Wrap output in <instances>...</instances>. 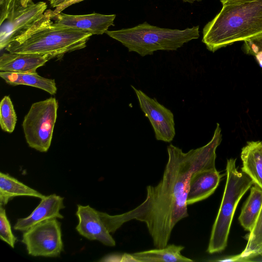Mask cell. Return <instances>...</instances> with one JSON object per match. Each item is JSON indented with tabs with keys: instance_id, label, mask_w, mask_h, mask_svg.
I'll return each instance as SVG.
<instances>
[{
	"instance_id": "cell-8",
	"label": "cell",
	"mask_w": 262,
	"mask_h": 262,
	"mask_svg": "<svg viewBox=\"0 0 262 262\" xmlns=\"http://www.w3.org/2000/svg\"><path fill=\"white\" fill-rule=\"evenodd\" d=\"M21 242L31 256L59 257L63 251L61 223L54 219L38 223L24 232Z\"/></svg>"
},
{
	"instance_id": "cell-10",
	"label": "cell",
	"mask_w": 262,
	"mask_h": 262,
	"mask_svg": "<svg viewBox=\"0 0 262 262\" xmlns=\"http://www.w3.org/2000/svg\"><path fill=\"white\" fill-rule=\"evenodd\" d=\"M76 215L78 224L76 230L79 234L89 240H96L103 245L114 247L116 242L108 231L107 213L89 205H77Z\"/></svg>"
},
{
	"instance_id": "cell-7",
	"label": "cell",
	"mask_w": 262,
	"mask_h": 262,
	"mask_svg": "<svg viewBox=\"0 0 262 262\" xmlns=\"http://www.w3.org/2000/svg\"><path fill=\"white\" fill-rule=\"evenodd\" d=\"M47 4L33 2L24 6L21 0H9L5 15L0 18V49L27 31L46 11Z\"/></svg>"
},
{
	"instance_id": "cell-13",
	"label": "cell",
	"mask_w": 262,
	"mask_h": 262,
	"mask_svg": "<svg viewBox=\"0 0 262 262\" xmlns=\"http://www.w3.org/2000/svg\"><path fill=\"white\" fill-rule=\"evenodd\" d=\"M222 176L215 167L202 169L191 176L187 197V205L204 200L217 188Z\"/></svg>"
},
{
	"instance_id": "cell-22",
	"label": "cell",
	"mask_w": 262,
	"mask_h": 262,
	"mask_svg": "<svg viewBox=\"0 0 262 262\" xmlns=\"http://www.w3.org/2000/svg\"><path fill=\"white\" fill-rule=\"evenodd\" d=\"M0 238L12 248H14L17 242V238L12 232L6 210L2 206H0Z\"/></svg>"
},
{
	"instance_id": "cell-17",
	"label": "cell",
	"mask_w": 262,
	"mask_h": 262,
	"mask_svg": "<svg viewBox=\"0 0 262 262\" xmlns=\"http://www.w3.org/2000/svg\"><path fill=\"white\" fill-rule=\"evenodd\" d=\"M19 196H28L44 198L38 191L28 186L8 174L0 172V205L4 206L13 198Z\"/></svg>"
},
{
	"instance_id": "cell-3",
	"label": "cell",
	"mask_w": 262,
	"mask_h": 262,
	"mask_svg": "<svg viewBox=\"0 0 262 262\" xmlns=\"http://www.w3.org/2000/svg\"><path fill=\"white\" fill-rule=\"evenodd\" d=\"M262 33V0L223 5L204 27L202 42L214 52Z\"/></svg>"
},
{
	"instance_id": "cell-29",
	"label": "cell",
	"mask_w": 262,
	"mask_h": 262,
	"mask_svg": "<svg viewBox=\"0 0 262 262\" xmlns=\"http://www.w3.org/2000/svg\"><path fill=\"white\" fill-rule=\"evenodd\" d=\"M21 4L24 6H27L29 4L33 2L32 0H21Z\"/></svg>"
},
{
	"instance_id": "cell-9",
	"label": "cell",
	"mask_w": 262,
	"mask_h": 262,
	"mask_svg": "<svg viewBox=\"0 0 262 262\" xmlns=\"http://www.w3.org/2000/svg\"><path fill=\"white\" fill-rule=\"evenodd\" d=\"M131 86L136 94L141 110L152 126L156 139L166 142L172 141L176 135L173 113L155 98Z\"/></svg>"
},
{
	"instance_id": "cell-2",
	"label": "cell",
	"mask_w": 262,
	"mask_h": 262,
	"mask_svg": "<svg viewBox=\"0 0 262 262\" xmlns=\"http://www.w3.org/2000/svg\"><path fill=\"white\" fill-rule=\"evenodd\" d=\"M53 11L46 10L27 31L10 42L5 49L13 53L60 58L66 53L82 49L92 34L54 23Z\"/></svg>"
},
{
	"instance_id": "cell-25",
	"label": "cell",
	"mask_w": 262,
	"mask_h": 262,
	"mask_svg": "<svg viewBox=\"0 0 262 262\" xmlns=\"http://www.w3.org/2000/svg\"><path fill=\"white\" fill-rule=\"evenodd\" d=\"M82 1L83 0H71L68 2L63 4L55 8V9L53 10V15H56L59 13H60L70 6L77 3H79Z\"/></svg>"
},
{
	"instance_id": "cell-27",
	"label": "cell",
	"mask_w": 262,
	"mask_h": 262,
	"mask_svg": "<svg viewBox=\"0 0 262 262\" xmlns=\"http://www.w3.org/2000/svg\"><path fill=\"white\" fill-rule=\"evenodd\" d=\"M257 0H221L222 5L243 3L245 2H252Z\"/></svg>"
},
{
	"instance_id": "cell-19",
	"label": "cell",
	"mask_w": 262,
	"mask_h": 262,
	"mask_svg": "<svg viewBox=\"0 0 262 262\" xmlns=\"http://www.w3.org/2000/svg\"><path fill=\"white\" fill-rule=\"evenodd\" d=\"M259 255L262 256V207L255 226L250 232L246 248L241 254L229 257V260L247 261Z\"/></svg>"
},
{
	"instance_id": "cell-1",
	"label": "cell",
	"mask_w": 262,
	"mask_h": 262,
	"mask_svg": "<svg viewBox=\"0 0 262 262\" xmlns=\"http://www.w3.org/2000/svg\"><path fill=\"white\" fill-rule=\"evenodd\" d=\"M222 140L219 123L211 140L201 147L184 152L171 144L168 160L159 183L146 187L145 200L134 209L110 215L112 233L132 220L143 222L156 248L167 246L175 225L188 216L187 197L191 176L202 169L215 167L216 150Z\"/></svg>"
},
{
	"instance_id": "cell-4",
	"label": "cell",
	"mask_w": 262,
	"mask_h": 262,
	"mask_svg": "<svg viewBox=\"0 0 262 262\" xmlns=\"http://www.w3.org/2000/svg\"><path fill=\"white\" fill-rule=\"evenodd\" d=\"M105 33L120 42L129 52L142 56L152 55L158 50H177L200 37L199 26L181 30L160 28L146 21L132 28L107 30Z\"/></svg>"
},
{
	"instance_id": "cell-23",
	"label": "cell",
	"mask_w": 262,
	"mask_h": 262,
	"mask_svg": "<svg viewBox=\"0 0 262 262\" xmlns=\"http://www.w3.org/2000/svg\"><path fill=\"white\" fill-rule=\"evenodd\" d=\"M245 52L253 56L262 69V33L244 41Z\"/></svg>"
},
{
	"instance_id": "cell-24",
	"label": "cell",
	"mask_w": 262,
	"mask_h": 262,
	"mask_svg": "<svg viewBox=\"0 0 262 262\" xmlns=\"http://www.w3.org/2000/svg\"><path fill=\"white\" fill-rule=\"evenodd\" d=\"M0 76L12 85H23V74L14 72L1 71Z\"/></svg>"
},
{
	"instance_id": "cell-30",
	"label": "cell",
	"mask_w": 262,
	"mask_h": 262,
	"mask_svg": "<svg viewBox=\"0 0 262 262\" xmlns=\"http://www.w3.org/2000/svg\"><path fill=\"white\" fill-rule=\"evenodd\" d=\"M182 1L185 2H188V3H193L194 2H195V1L201 2L202 0H182Z\"/></svg>"
},
{
	"instance_id": "cell-12",
	"label": "cell",
	"mask_w": 262,
	"mask_h": 262,
	"mask_svg": "<svg viewBox=\"0 0 262 262\" xmlns=\"http://www.w3.org/2000/svg\"><path fill=\"white\" fill-rule=\"evenodd\" d=\"M64 198L56 194L46 196L28 216L18 219L14 226L15 230L24 232L42 222L63 219L60 210L65 208Z\"/></svg>"
},
{
	"instance_id": "cell-18",
	"label": "cell",
	"mask_w": 262,
	"mask_h": 262,
	"mask_svg": "<svg viewBox=\"0 0 262 262\" xmlns=\"http://www.w3.org/2000/svg\"><path fill=\"white\" fill-rule=\"evenodd\" d=\"M261 207L262 188L254 184L238 217L239 222L245 230L250 232L252 230Z\"/></svg>"
},
{
	"instance_id": "cell-16",
	"label": "cell",
	"mask_w": 262,
	"mask_h": 262,
	"mask_svg": "<svg viewBox=\"0 0 262 262\" xmlns=\"http://www.w3.org/2000/svg\"><path fill=\"white\" fill-rule=\"evenodd\" d=\"M184 247L174 244L164 248H157L132 253L136 262H192L193 260L182 255Z\"/></svg>"
},
{
	"instance_id": "cell-15",
	"label": "cell",
	"mask_w": 262,
	"mask_h": 262,
	"mask_svg": "<svg viewBox=\"0 0 262 262\" xmlns=\"http://www.w3.org/2000/svg\"><path fill=\"white\" fill-rule=\"evenodd\" d=\"M242 171L262 188V141H249L242 149Z\"/></svg>"
},
{
	"instance_id": "cell-20",
	"label": "cell",
	"mask_w": 262,
	"mask_h": 262,
	"mask_svg": "<svg viewBox=\"0 0 262 262\" xmlns=\"http://www.w3.org/2000/svg\"><path fill=\"white\" fill-rule=\"evenodd\" d=\"M17 122V116L12 101L9 96H5L0 104V125L3 130L11 133Z\"/></svg>"
},
{
	"instance_id": "cell-21",
	"label": "cell",
	"mask_w": 262,
	"mask_h": 262,
	"mask_svg": "<svg viewBox=\"0 0 262 262\" xmlns=\"http://www.w3.org/2000/svg\"><path fill=\"white\" fill-rule=\"evenodd\" d=\"M23 85L33 86L43 90L51 95L57 92L54 79H48L39 76L37 73L23 74Z\"/></svg>"
},
{
	"instance_id": "cell-6",
	"label": "cell",
	"mask_w": 262,
	"mask_h": 262,
	"mask_svg": "<svg viewBox=\"0 0 262 262\" xmlns=\"http://www.w3.org/2000/svg\"><path fill=\"white\" fill-rule=\"evenodd\" d=\"M58 107L57 100L52 97L32 104L22 123L26 142L30 147L40 152L48 150Z\"/></svg>"
},
{
	"instance_id": "cell-28",
	"label": "cell",
	"mask_w": 262,
	"mask_h": 262,
	"mask_svg": "<svg viewBox=\"0 0 262 262\" xmlns=\"http://www.w3.org/2000/svg\"><path fill=\"white\" fill-rule=\"evenodd\" d=\"M50 4L52 7L56 8L57 7L64 4L71 0H49Z\"/></svg>"
},
{
	"instance_id": "cell-26",
	"label": "cell",
	"mask_w": 262,
	"mask_h": 262,
	"mask_svg": "<svg viewBox=\"0 0 262 262\" xmlns=\"http://www.w3.org/2000/svg\"><path fill=\"white\" fill-rule=\"evenodd\" d=\"M9 0H0V18L3 17L6 12Z\"/></svg>"
},
{
	"instance_id": "cell-11",
	"label": "cell",
	"mask_w": 262,
	"mask_h": 262,
	"mask_svg": "<svg viewBox=\"0 0 262 262\" xmlns=\"http://www.w3.org/2000/svg\"><path fill=\"white\" fill-rule=\"evenodd\" d=\"M115 18V14L93 13L84 15H71L62 12L52 16L54 23L59 26L82 31L92 35L105 33L110 26L114 25Z\"/></svg>"
},
{
	"instance_id": "cell-5",
	"label": "cell",
	"mask_w": 262,
	"mask_h": 262,
	"mask_svg": "<svg viewBox=\"0 0 262 262\" xmlns=\"http://www.w3.org/2000/svg\"><path fill=\"white\" fill-rule=\"evenodd\" d=\"M226 172L224 192L207 250L210 254L221 252L226 247L231 225L238 204L254 184L248 176L238 170L236 159L227 160Z\"/></svg>"
},
{
	"instance_id": "cell-14",
	"label": "cell",
	"mask_w": 262,
	"mask_h": 262,
	"mask_svg": "<svg viewBox=\"0 0 262 262\" xmlns=\"http://www.w3.org/2000/svg\"><path fill=\"white\" fill-rule=\"evenodd\" d=\"M51 58L47 55L4 53L0 57L1 71L36 73V70Z\"/></svg>"
}]
</instances>
